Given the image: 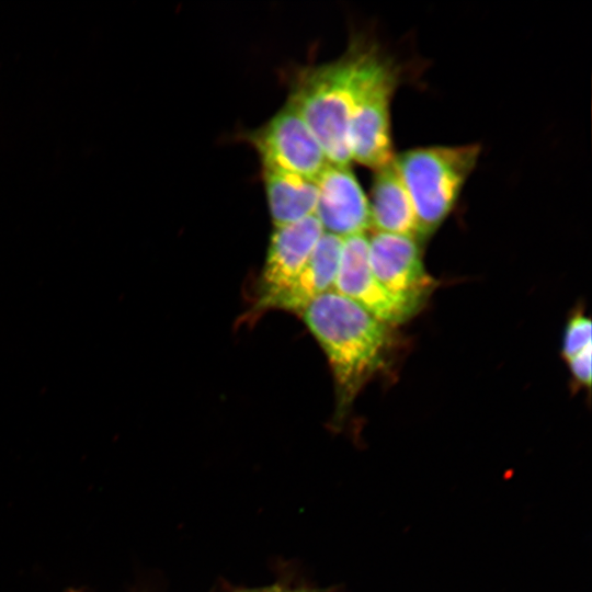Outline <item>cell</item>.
I'll return each mask as SVG.
<instances>
[{"label": "cell", "instance_id": "8fae6325", "mask_svg": "<svg viewBox=\"0 0 592 592\" xmlns=\"http://www.w3.org/2000/svg\"><path fill=\"white\" fill-rule=\"evenodd\" d=\"M368 202L371 227L376 231L420 240L414 209L394 160L375 170Z\"/></svg>", "mask_w": 592, "mask_h": 592}, {"label": "cell", "instance_id": "277c9868", "mask_svg": "<svg viewBox=\"0 0 592 592\" xmlns=\"http://www.w3.org/2000/svg\"><path fill=\"white\" fill-rule=\"evenodd\" d=\"M400 79V67L385 57L362 93L350 119L351 158L374 171L387 166L395 158L391 101Z\"/></svg>", "mask_w": 592, "mask_h": 592}, {"label": "cell", "instance_id": "52a82bcc", "mask_svg": "<svg viewBox=\"0 0 592 592\" xmlns=\"http://www.w3.org/2000/svg\"><path fill=\"white\" fill-rule=\"evenodd\" d=\"M333 291L358 304L388 326L399 325L415 314L388 293L374 276L368 261V238L365 234L343 238Z\"/></svg>", "mask_w": 592, "mask_h": 592}, {"label": "cell", "instance_id": "4fadbf2b", "mask_svg": "<svg viewBox=\"0 0 592 592\" xmlns=\"http://www.w3.org/2000/svg\"><path fill=\"white\" fill-rule=\"evenodd\" d=\"M591 346V320L582 312L570 317L562 340V355L566 360Z\"/></svg>", "mask_w": 592, "mask_h": 592}, {"label": "cell", "instance_id": "5b68a950", "mask_svg": "<svg viewBox=\"0 0 592 592\" xmlns=\"http://www.w3.org/2000/svg\"><path fill=\"white\" fill-rule=\"evenodd\" d=\"M263 166L317 180L329 161L318 139L299 115L286 104L262 127L249 135Z\"/></svg>", "mask_w": 592, "mask_h": 592}, {"label": "cell", "instance_id": "9a60e30c", "mask_svg": "<svg viewBox=\"0 0 592 592\" xmlns=\"http://www.w3.org/2000/svg\"><path fill=\"white\" fill-rule=\"evenodd\" d=\"M251 592H278V590H264V591H251Z\"/></svg>", "mask_w": 592, "mask_h": 592}, {"label": "cell", "instance_id": "30bf717a", "mask_svg": "<svg viewBox=\"0 0 592 592\" xmlns=\"http://www.w3.org/2000/svg\"><path fill=\"white\" fill-rule=\"evenodd\" d=\"M343 239L322 234L311 255L295 278L265 306L301 314L320 295L332 291L338 274Z\"/></svg>", "mask_w": 592, "mask_h": 592}, {"label": "cell", "instance_id": "e0dca14e", "mask_svg": "<svg viewBox=\"0 0 592 592\" xmlns=\"http://www.w3.org/2000/svg\"><path fill=\"white\" fill-rule=\"evenodd\" d=\"M73 592H77V591H73Z\"/></svg>", "mask_w": 592, "mask_h": 592}, {"label": "cell", "instance_id": "3957f363", "mask_svg": "<svg viewBox=\"0 0 592 592\" xmlns=\"http://www.w3.org/2000/svg\"><path fill=\"white\" fill-rule=\"evenodd\" d=\"M479 144L430 146L395 155V164L410 196L420 240L431 236L456 207L475 170Z\"/></svg>", "mask_w": 592, "mask_h": 592}, {"label": "cell", "instance_id": "7a4b0ae2", "mask_svg": "<svg viewBox=\"0 0 592 592\" xmlns=\"http://www.w3.org/2000/svg\"><path fill=\"white\" fill-rule=\"evenodd\" d=\"M301 315L328 356L339 406L346 408L382 368L391 342L389 326L333 289L314 299Z\"/></svg>", "mask_w": 592, "mask_h": 592}, {"label": "cell", "instance_id": "9c48e42d", "mask_svg": "<svg viewBox=\"0 0 592 592\" xmlns=\"http://www.w3.org/2000/svg\"><path fill=\"white\" fill-rule=\"evenodd\" d=\"M322 234L315 215L274 229L260 278L257 310L264 309L303 270Z\"/></svg>", "mask_w": 592, "mask_h": 592}, {"label": "cell", "instance_id": "8992f818", "mask_svg": "<svg viewBox=\"0 0 592 592\" xmlns=\"http://www.w3.org/2000/svg\"><path fill=\"white\" fill-rule=\"evenodd\" d=\"M368 261L383 287L414 312L435 287L425 271L419 240L413 237L375 231L368 238Z\"/></svg>", "mask_w": 592, "mask_h": 592}, {"label": "cell", "instance_id": "ba28073f", "mask_svg": "<svg viewBox=\"0 0 592 592\" xmlns=\"http://www.w3.org/2000/svg\"><path fill=\"white\" fill-rule=\"evenodd\" d=\"M316 181L315 216L325 232L343 239L371 227L369 202L350 166L329 163Z\"/></svg>", "mask_w": 592, "mask_h": 592}, {"label": "cell", "instance_id": "5bb4252c", "mask_svg": "<svg viewBox=\"0 0 592 592\" xmlns=\"http://www.w3.org/2000/svg\"><path fill=\"white\" fill-rule=\"evenodd\" d=\"M591 346L567 360L570 373L577 384L590 387L591 385Z\"/></svg>", "mask_w": 592, "mask_h": 592}, {"label": "cell", "instance_id": "7c38bea8", "mask_svg": "<svg viewBox=\"0 0 592 592\" xmlns=\"http://www.w3.org/2000/svg\"><path fill=\"white\" fill-rule=\"evenodd\" d=\"M263 179L270 215L275 228L315 215L318 200L316 180L273 170H263Z\"/></svg>", "mask_w": 592, "mask_h": 592}, {"label": "cell", "instance_id": "6da1fadb", "mask_svg": "<svg viewBox=\"0 0 592 592\" xmlns=\"http://www.w3.org/2000/svg\"><path fill=\"white\" fill-rule=\"evenodd\" d=\"M384 58L375 43L355 39L337 60L305 69L296 78L287 103L307 123L329 163L350 166V119Z\"/></svg>", "mask_w": 592, "mask_h": 592}, {"label": "cell", "instance_id": "2e32d148", "mask_svg": "<svg viewBox=\"0 0 592 592\" xmlns=\"http://www.w3.org/2000/svg\"><path fill=\"white\" fill-rule=\"evenodd\" d=\"M278 592H282V591H278Z\"/></svg>", "mask_w": 592, "mask_h": 592}]
</instances>
